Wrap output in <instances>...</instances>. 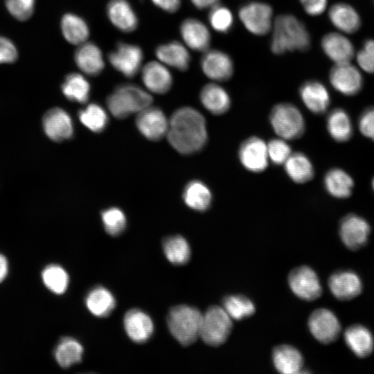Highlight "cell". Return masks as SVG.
<instances>
[{
	"label": "cell",
	"mask_w": 374,
	"mask_h": 374,
	"mask_svg": "<svg viewBox=\"0 0 374 374\" xmlns=\"http://www.w3.org/2000/svg\"><path fill=\"white\" fill-rule=\"evenodd\" d=\"M170 145L184 154L202 150L207 141L206 121L200 112L192 107H181L172 116L167 132Z\"/></svg>",
	"instance_id": "obj_1"
},
{
	"label": "cell",
	"mask_w": 374,
	"mask_h": 374,
	"mask_svg": "<svg viewBox=\"0 0 374 374\" xmlns=\"http://www.w3.org/2000/svg\"><path fill=\"white\" fill-rule=\"evenodd\" d=\"M270 50L275 55L306 51L311 46L310 34L304 23L291 14H280L274 19Z\"/></svg>",
	"instance_id": "obj_2"
},
{
	"label": "cell",
	"mask_w": 374,
	"mask_h": 374,
	"mask_svg": "<svg viewBox=\"0 0 374 374\" xmlns=\"http://www.w3.org/2000/svg\"><path fill=\"white\" fill-rule=\"evenodd\" d=\"M152 102V98L148 92L133 84L117 86L107 98L109 110L118 118L139 113L148 107Z\"/></svg>",
	"instance_id": "obj_3"
},
{
	"label": "cell",
	"mask_w": 374,
	"mask_h": 374,
	"mask_svg": "<svg viewBox=\"0 0 374 374\" xmlns=\"http://www.w3.org/2000/svg\"><path fill=\"white\" fill-rule=\"evenodd\" d=\"M202 314L196 308L180 305L170 309L167 323L171 335L183 346H188L199 337Z\"/></svg>",
	"instance_id": "obj_4"
},
{
	"label": "cell",
	"mask_w": 374,
	"mask_h": 374,
	"mask_svg": "<svg viewBox=\"0 0 374 374\" xmlns=\"http://www.w3.org/2000/svg\"><path fill=\"white\" fill-rule=\"evenodd\" d=\"M269 120L273 130L281 139H296L305 131V121L299 109L294 105L282 103L271 109Z\"/></svg>",
	"instance_id": "obj_5"
},
{
	"label": "cell",
	"mask_w": 374,
	"mask_h": 374,
	"mask_svg": "<svg viewBox=\"0 0 374 374\" xmlns=\"http://www.w3.org/2000/svg\"><path fill=\"white\" fill-rule=\"evenodd\" d=\"M231 320L222 307L211 306L202 315L199 337L209 346L222 344L231 331Z\"/></svg>",
	"instance_id": "obj_6"
},
{
	"label": "cell",
	"mask_w": 374,
	"mask_h": 374,
	"mask_svg": "<svg viewBox=\"0 0 374 374\" xmlns=\"http://www.w3.org/2000/svg\"><path fill=\"white\" fill-rule=\"evenodd\" d=\"M273 13L269 3L259 1H248L238 10L239 19L244 28L257 36L265 35L271 30Z\"/></svg>",
	"instance_id": "obj_7"
},
{
	"label": "cell",
	"mask_w": 374,
	"mask_h": 374,
	"mask_svg": "<svg viewBox=\"0 0 374 374\" xmlns=\"http://www.w3.org/2000/svg\"><path fill=\"white\" fill-rule=\"evenodd\" d=\"M143 59L141 48L137 45L118 42L108 55L110 64L127 78L135 76Z\"/></svg>",
	"instance_id": "obj_8"
},
{
	"label": "cell",
	"mask_w": 374,
	"mask_h": 374,
	"mask_svg": "<svg viewBox=\"0 0 374 374\" xmlns=\"http://www.w3.org/2000/svg\"><path fill=\"white\" fill-rule=\"evenodd\" d=\"M200 66L204 75L209 79L223 82L233 75L234 64L230 55L219 49H208L204 52Z\"/></svg>",
	"instance_id": "obj_9"
},
{
	"label": "cell",
	"mask_w": 374,
	"mask_h": 374,
	"mask_svg": "<svg viewBox=\"0 0 374 374\" xmlns=\"http://www.w3.org/2000/svg\"><path fill=\"white\" fill-rule=\"evenodd\" d=\"M331 85L346 96L359 93L363 86V78L359 71L350 62L335 64L329 72Z\"/></svg>",
	"instance_id": "obj_10"
},
{
	"label": "cell",
	"mask_w": 374,
	"mask_h": 374,
	"mask_svg": "<svg viewBox=\"0 0 374 374\" xmlns=\"http://www.w3.org/2000/svg\"><path fill=\"white\" fill-rule=\"evenodd\" d=\"M308 326L314 338L323 344L335 341L341 332L340 323L337 317L325 308L317 309L311 314Z\"/></svg>",
	"instance_id": "obj_11"
},
{
	"label": "cell",
	"mask_w": 374,
	"mask_h": 374,
	"mask_svg": "<svg viewBox=\"0 0 374 374\" xmlns=\"http://www.w3.org/2000/svg\"><path fill=\"white\" fill-rule=\"evenodd\" d=\"M288 282L292 292L299 298L312 301L322 292L317 274L310 267L301 266L291 271Z\"/></svg>",
	"instance_id": "obj_12"
},
{
	"label": "cell",
	"mask_w": 374,
	"mask_h": 374,
	"mask_svg": "<svg viewBox=\"0 0 374 374\" xmlns=\"http://www.w3.org/2000/svg\"><path fill=\"white\" fill-rule=\"evenodd\" d=\"M371 228L362 217L355 214L345 216L339 225V235L343 243L351 250H357L367 242Z\"/></svg>",
	"instance_id": "obj_13"
},
{
	"label": "cell",
	"mask_w": 374,
	"mask_h": 374,
	"mask_svg": "<svg viewBox=\"0 0 374 374\" xmlns=\"http://www.w3.org/2000/svg\"><path fill=\"white\" fill-rule=\"evenodd\" d=\"M238 155L242 165L253 172H262L268 165L267 144L256 136L250 137L242 142Z\"/></svg>",
	"instance_id": "obj_14"
},
{
	"label": "cell",
	"mask_w": 374,
	"mask_h": 374,
	"mask_svg": "<svg viewBox=\"0 0 374 374\" xmlns=\"http://www.w3.org/2000/svg\"><path fill=\"white\" fill-rule=\"evenodd\" d=\"M136 125L147 139L157 141L167 134L168 122L163 112L157 107H148L138 113Z\"/></svg>",
	"instance_id": "obj_15"
},
{
	"label": "cell",
	"mask_w": 374,
	"mask_h": 374,
	"mask_svg": "<svg viewBox=\"0 0 374 374\" xmlns=\"http://www.w3.org/2000/svg\"><path fill=\"white\" fill-rule=\"evenodd\" d=\"M180 33L185 44L193 51L209 49L211 35L207 26L195 18H187L180 25Z\"/></svg>",
	"instance_id": "obj_16"
},
{
	"label": "cell",
	"mask_w": 374,
	"mask_h": 374,
	"mask_svg": "<svg viewBox=\"0 0 374 374\" xmlns=\"http://www.w3.org/2000/svg\"><path fill=\"white\" fill-rule=\"evenodd\" d=\"M43 127L48 137L54 141L69 139L73 131L71 117L58 107L51 109L44 114Z\"/></svg>",
	"instance_id": "obj_17"
},
{
	"label": "cell",
	"mask_w": 374,
	"mask_h": 374,
	"mask_svg": "<svg viewBox=\"0 0 374 374\" xmlns=\"http://www.w3.org/2000/svg\"><path fill=\"white\" fill-rule=\"evenodd\" d=\"M321 47L335 64L350 62L355 54L352 42L344 35L336 32L324 35L321 40Z\"/></svg>",
	"instance_id": "obj_18"
},
{
	"label": "cell",
	"mask_w": 374,
	"mask_h": 374,
	"mask_svg": "<svg viewBox=\"0 0 374 374\" xmlns=\"http://www.w3.org/2000/svg\"><path fill=\"white\" fill-rule=\"evenodd\" d=\"M299 95L306 107L314 114L324 113L330 104V94L321 82L309 80L299 88Z\"/></svg>",
	"instance_id": "obj_19"
},
{
	"label": "cell",
	"mask_w": 374,
	"mask_h": 374,
	"mask_svg": "<svg viewBox=\"0 0 374 374\" xmlns=\"http://www.w3.org/2000/svg\"><path fill=\"white\" fill-rule=\"evenodd\" d=\"M328 285L332 294L338 299L348 301L357 296L362 284L359 276L353 271H337L330 277Z\"/></svg>",
	"instance_id": "obj_20"
},
{
	"label": "cell",
	"mask_w": 374,
	"mask_h": 374,
	"mask_svg": "<svg viewBox=\"0 0 374 374\" xmlns=\"http://www.w3.org/2000/svg\"><path fill=\"white\" fill-rule=\"evenodd\" d=\"M106 12L111 23L121 31L130 33L138 26V17L127 0H110Z\"/></svg>",
	"instance_id": "obj_21"
},
{
	"label": "cell",
	"mask_w": 374,
	"mask_h": 374,
	"mask_svg": "<svg viewBox=\"0 0 374 374\" xmlns=\"http://www.w3.org/2000/svg\"><path fill=\"white\" fill-rule=\"evenodd\" d=\"M74 60L77 66L89 75H99L105 67L102 51L93 42L80 44L75 51Z\"/></svg>",
	"instance_id": "obj_22"
},
{
	"label": "cell",
	"mask_w": 374,
	"mask_h": 374,
	"mask_svg": "<svg viewBox=\"0 0 374 374\" xmlns=\"http://www.w3.org/2000/svg\"><path fill=\"white\" fill-rule=\"evenodd\" d=\"M143 84L150 91L162 94L168 92L172 84V77L169 70L161 63L152 61L142 69Z\"/></svg>",
	"instance_id": "obj_23"
},
{
	"label": "cell",
	"mask_w": 374,
	"mask_h": 374,
	"mask_svg": "<svg viewBox=\"0 0 374 374\" xmlns=\"http://www.w3.org/2000/svg\"><path fill=\"white\" fill-rule=\"evenodd\" d=\"M124 328L128 337L136 343L148 340L154 330L151 318L138 309L130 310L125 314Z\"/></svg>",
	"instance_id": "obj_24"
},
{
	"label": "cell",
	"mask_w": 374,
	"mask_h": 374,
	"mask_svg": "<svg viewBox=\"0 0 374 374\" xmlns=\"http://www.w3.org/2000/svg\"><path fill=\"white\" fill-rule=\"evenodd\" d=\"M328 18L338 30L354 33L361 26V19L356 10L346 3H336L328 10Z\"/></svg>",
	"instance_id": "obj_25"
},
{
	"label": "cell",
	"mask_w": 374,
	"mask_h": 374,
	"mask_svg": "<svg viewBox=\"0 0 374 374\" xmlns=\"http://www.w3.org/2000/svg\"><path fill=\"white\" fill-rule=\"evenodd\" d=\"M155 54L161 62L181 71L189 68L190 55L187 48L177 41L159 45Z\"/></svg>",
	"instance_id": "obj_26"
},
{
	"label": "cell",
	"mask_w": 374,
	"mask_h": 374,
	"mask_svg": "<svg viewBox=\"0 0 374 374\" xmlns=\"http://www.w3.org/2000/svg\"><path fill=\"white\" fill-rule=\"evenodd\" d=\"M199 98L203 106L215 115L226 113L231 106V98L228 92L216 83L204 85L200 91Z\"/></svg>",
	"instance_id": "obj_27"
},
{
	"label": "cell",
	"mask_w": 374,
	"mask_h": 374,
	"mask_svg": "<svg viewBox=\"0 0 374 374\" xmlns=\"http://www.w3.org/2000/svg\"><path fill=\"white\" fill-rule=\"evenodd\" d=\"M344 339L348 348L359 357H366L373 352V335L363 326L353 325L348 328L344 332Z\"/></svg>",
	"instance_id": "obj_28"
},
{
	"label": "cell",
	"mask_w": 374,
	"mask_h": 374,
	"mask_svg": "<svg viewBox=\"0 0 374 374\" xmlns=\"http://www.w3.org/2000/svg\"><path fill=\"white\" fill-rule=\"evenodd\" d=\"M273 362L276 370L285 374L300 373L303 364L301 353L289 345L278 346L274 349Z\"/></svg>",
	"instance_id": "obj_29"
},
{
	"label": "cell",
	"mask_w": 374,
	"mask_h": 374,
	"mask_svg": "<svg viewBox=\"0 0 374 374\" xmlns=\"http://www.w3.org/2000/svg\"><path fill=\"white\" fill-rule=\"evenodd\" d=\"M62 33L66 40L75 45L86 42L89 28L86 21L78 15L66 13L61 19Z\"/></svg>",
	"instance_id": "obj_30"
},
{
	"label": "cell",
	"mask_w": 374,
	"mask_h": 374,
	"mask_svg": "<svg viewBox=\"0 0 374 374\" xmlns=\"http://www.w3.org/2000/svg\"><path fill=\"white\" fill-rule=\"evenodd\" d=\"M324 186L332 196L343 199L351 195L354 183L351 177L345 171L333 168L326 174Z\"/></svg>",
	"instance_id": "obj_31"
},
{
	"label": "cell",
	"mask_w": 374,
	"mask_h": 374,
	"mask_svg": "<svg viewBox=\"0 0 374 374\" xmlns=\"http://www.w3.org/2000/svg\"><path fill=\"white\" fill-rule=\"evenodd\" d=\"M183 198L188 207L198 211H204L211 205L212 195L206 185L200 181L193 180L185 187Z\"/></svg>",
	"instance_id": "obj_32"
},
{
	"label": "cell",
	"mask_w": 374,
	"mask_h": 374,
	"mask_svg": "<svg viewBox=\"0 0 374 374\" xmlns=\"http://www.w3.org/2000/svg\"><path fill=\"white\" fill-rule=\"evenodd\" d=\"M88 310L98 317L108 316L114 309L116 301L112 294L103 287L93 289L86 298Z\"/></svg>",
	"instance_id": "obj_33"
},
{
	"label": "cell",
	"mask_w": 374,
	"mask_h": 374,
	"mask_svg": "<svg viewBox=\"0 0 374 374\" xmlns=\"http://www.w3.org/2000/svg\"><path fill=\"white\" fill-rule=\"evenodd\" d=\"M284 165L288 176L296 183H305L312 179L314 175L311 161L301 152L292 153Z\"/></svg>",
	"instance_id": "obj_34"
},
{
	"label": "cell",
	"mask_w": 374,
	"mask_h": 374,
	"mask_svg": "<svg viewBox=\"0 0 374 374\" xmlns=\"http://www.w3.org/2000/svg\"><path fill=\"white\" fill-rule=\"evenodd\" d=\"M327 129L331 137L337 142L347 141L353 134L350 119L340 108L333 109L328 116Z\"/></svg>",
	"instance_id": "obj_35"
},
{
	"label": "cell",
	"mask_w": 374,
	"mask_h": 374,
	"mask_svg": "<svg viewBox=\"0 0 374 374\" xmlns=\"http://www.w3.org/2000/svg\"><path fill=\"white\" fill-rule=\"evenodd\" d=\"M62 91L71 101L84 103L90 93V84L83 75L78 73L68 74L62 84Z\"/></svg>",
	"instance_id": "obj_36"
},
{
	"label": "cell",
	"mask_w": 374,
	"mask_h": 374,
	"mask_svg": "<svg viewBox=\"0 0 374 374\" xmlns=\"http://www.w3.org/2000/svg\"><path fill=\"white\" fill-rule=\"evenodd\" d=\"M83 348L75 339L64 337L61 339L55 350V357L62 368H69L82 359Z\"/></svg>",
	"instance_id": "obj_37"
},
{
	"label": "cell",
	"mask_w": 374,
	"mask_h": 374,
	"mask_svg": "<svg viewBox=\"0 0 374 374\" xmlns=\"http://www.w3.org/2000/svg\"><path fill=\"white\" fill-rule=\"evenodd\" d=\"M163 247L167 259L172 264L183 265L190 259V247L182 236L167 238L163 241Z\"/></svg>",
	"instance_id": "obj_38"
},
{
	"label": "cell",
	"mask_w": 374,
	"mask_h": 374,
	"mask_svg": "<svg viewBox=\"0 0 374 374\" xmlns=\"http://www.w3.org/2000/svg\"><path fill=\"white\" fill-rule=\"evenodd\" d=\"M222 305L229 316L235 320L248 317L255 312L252 301L242 295L228 296L224 299Z\"/></svg>",
	"instance_id": "obj_39"
},
{
	"label": "cell",
	"mask_w": 374,
	"mask_h": 374,
	"mask_svg": "<svg viewBox=\"0 0 374 374\" xmlns=\"http://www.w3.org/2000/svg\"><path fill=\"white\" fill-rule=\"evenodd\" d=\"M42 280L45 286L57 294H63L67 289L69 276L66 271L60 266L51 265L42 273Z\"/></svg>",
	"instance_id": "obj_40"
},
{
	"label": "cell",
	"mask_w": 374,
	"mask_h": 374,
	"mask_svg": "<svg viewBox=\"0 0 374 374\" xmlns=\"http://www.w3.org/2000/svg\"><path fill=\"white\" fill-rule=\"evenodd\" d=\"M81 123L91 131L100 132L105 128L108 118L100 105L91 103L79 112Z\"/></svg>",
	"instance_id": "obj_41"
},
{
	"label": "cell",
	"mask_w": 374,
	"mask_h": 374,
	"mask_svg": "<svg viewBox=\"0 0 374 374\" xmlns=\"http://www.w3.org/2000/svg\"><path fill=\"white\" fill-rule=\"evenodd\" d=\"M208 19L211 26L220 33H227L232 29L234 24L231 10L220 3L210 8Z\"/></svg>",
	"instance_id": "obj_42"
},
{
	"label": "cell",
	"mask_w": 374,
	"mask_h": 374,
	"mask_svg": "<svg viewBox=\"0 0 374 374\" xmlns=\"http://www.w3.org/2000/svg\"><path fill=\"white\" fill-rule=\"evenodd\" d=\"M102 220L105 231L111 235H118L125 229L126 218L123 211L118 208L105 210L102 214Z\"/></svg>",
	"instance_id": "obj_43"
},
{
	"label": "cell",
	"mask_w": 374,
	"mask_h": 374,
	"mask_svg": "<svg viewBox=\"0 0 374 374\" xmlns=\"http://www.w3.org/2000/svg\"><path fill=\"white\" fill-rule=\"evenodd\" d=\"M35 0H5L10 14L16 19L24 21L33 14Z\"/></svg>",
	"instance_id": "obj_44"
},
{
	"label": "cell",
	"mask_w": 374,
	"mask_h": 374,
	"mask_svg": "<svg viewBox=\"0 0 374 374\" xmlns=\"http://www.w3.org/2000/svg\"><path fill=\"white\" fill-rule=\"evenodd\" d=\"M267 148L269 159L275 164H284L292 154L290 145L281 138L271 140Z\"/></svg>",
	"instance_id": "obj_45"
},
{
	"label": "cell",
	"mask_w": 374,
	"mask_h": 374,
	"mask_svg": "<svg viewBox=\"0 0 374 374\" xmlns=\"http://www.w3.org/2000/svg\"><path fill=\"white\" fill-rule=\"evenodd\" d=\"M357 62L365 71L374 73V40H366L357 53Z\"/></svg>",
	"instance_id": "obj_46"
},
{
	"label": "cell",
	"mask_w": 374,
	"mask_h": 374,
	"mask_svg": "<svg viewBox=\"0 0 374 374\" xmlns=\"http://www.w3.org/2000/svg\"><path fill=\"white\" fill-rule=\"evenodd\" d=\"M358 125L361 133L374 141V107H369L362 114Z\"/></svg>",
	"instance_id": "obj_47"
},
{
	"label": "cell",
	"mask_w": 374,
	"mask_h": 374,
	"mask_svg": "<svg viewBox=\"0 0 374 374\" xmlns=\"http://www.w3.org/2000/svg\"><path fill=\"white\" fill-rule=\"evenodd\" d=\"M18 57L15 45L9 39L0 36V64L12 63Z\"/></svg>",
	"instance_id": "obj_48"
},
{
	"label": "cell",
	"mask_w": 374,
	"mask_h": 374,
	"mask_svg": "<svg viewBox=\"0 0 374 374\" xmlns=\"http://www.w3.org/2000/svg\"><path fill=\"white\" fill-rule=\"evenodd\" d=\"M303 10L310 16L321 15L326 9L328 0H299Z\"/></svg>",
	"instance_id": "obj_49"
},
{
	"label": "cell",
	"mask_w": 374,
	"mask_h": 374,
	"mask_svg": "<svg viewBox=\"0 0 374 374\" xmlns=\"http://www.w3.org/2000/svg\"><path fill=\"white\" fill-rule=\"evenodd\" d=\"M153 3L163 10L172 13L179 10L181 0H152Z\"/></svg>",
	"instance_id": "obj_50"
},
{
	"label": "cell",
	"mask_w": 374,
	"mask_h": 374,
	"mask_svg": "<svg viewBox=\"0 0 374 374\" xmlns=\"http://www.w3.org/2000/svg\"><path fill=\"white\" fill-rule=\"evenodd\" d=\"M190 1L197 9L204 10L220 3V0H190Z\"/></svg>",
	"instance_id": "obj_51"
},
{
	"label": "cell",
	"mask_w": 374,
	"mask_h": 374,
	"mask_svg": "<svg viewBox=\"0 0 374 374\" xmlns=\"http://www.w3.org/2000/svg\"><path fill=\"white\" fill-rule=\"evenodd\" d=\"M8 271V264L6 258L0 253V283L6 277Z\"/></svg>",
	"instance_id": "obj_52"
},
{
	"label": "cell",
	"mask_w": 374,
	"mask_h": 374,
	"mask_svg": "<svg viewBox=\"0 0 374 374\" xmlns=\"http://www.w3.org/2000/svg\"><path fill=\"white\" fill-rule=\"evenodd\" d=\"M372 187L374 190V178L373 179V181H372Z\"/></svg>",
	"instance_id": "obj_53"
}]
</instances>
